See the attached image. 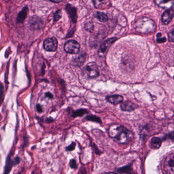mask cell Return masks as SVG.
Listing matches in <instances>:
<instances>
[{
    "label": "cell",
    "instance_id": "cell-14",
    "mask_svg": "<svg viewBox=\"0 0 174 174\" xmlns=\"http://www.w3.org/2000/svg\"><path fill=\"white\" fill-rule=\"evenodd\" d=\"M155 3L159 7L162 8H166L167 9L171 8V7L174 5V2L173 1H163V0H157L155 1Z\"/></svg>",
    "mask_w": 174,
    "mask_h": 174
},
{
    "label": "cell",
    "instance_id": "cell-20",
    "mask_svg": "<svg viewBox=\"0 0 174 174\" xmlns=\"http://www.w3.org/2000/svg\"><path fill=\"white\" fill-rule=\"evenodd\" d=\"M85 119L86 120H89V121L100 123V124L102 123V120H101V119L98 116H96L95 115H87Z\"/></svg>",
    "mask_w": 174,
    "mask_h": 174
},
{
    "label": "cell",
    "instance_id": "cell-21",
    "mask_svg": "<svg viewBox=\"0 0 174 174\" xmlns=\"http://www.w3.org/2000/svg\"><path fill=\"white\" fill-rule=\"evenodd\" d=\"M84 28L86 30L90 32H92L94 29V25L93 23L89 22L84 25Z\"/></svg>",
    "mask_w": 174,
    "mask_h": 174
},
{
    "label": "cell",
    "instance_id": "cell-12",
    "mask_svg": "<svg viewBox=\"0 0 174 174\" xmlns=\"http://www.w3.org/2000/svg\"><path fill=\"white\" fill-rule=\"evenodd\" d=\"M120 108L125 111H132L137 108V105L131 102L126 101L120 105Z\"/></svg>",
    "mask_w": 174,
    "mask_h": 174
},
{
    "label": "cell",
    "instance_id": "cell-19",
    "mask_svg": "<svg viewBox=\"0 0 174 174\" xmlns=\"http://www.w3.org/2000/svg\"><path fill=\"white\" fill-rule=\"evenodd\" d=\"M89 113V111L87 109H78L77 110L73 112L72 116L73 118H76V117H79V116H82L85 115L86 113Z\"/></svg>",
    "mask_w": 174,
    "mask_h": 174
},
{
    "label": "cell",
    "instance_id": "cell-26",
    "mask_svg": "<svg viewBox=\"0 0 174 174\" xmlns=\"http://www.w3.org/2000/svg\"><path fill=\"white\" fill-rule=\"evenodd\" d=\"M69 166L72 169H76L77 168V162L75 159H71L69 161Z\"/></svg>",
    "mask_w": 174,
    "mask_h": 174
},
{
    "label": "cell",
    "instance_id": "cell-13",
    "mask_svg": "<svg viewBox=\"0 0 174 174\" xmlns=\"http://www.w3.org/2000/svg\"><path fill=\"white\" fill-rule=\"evenodd\" d=\"M106 100L108 101V102L110 103L113 105H117L122 103L123 101V97L122 95H110L107 97Z\"/></svg>",
    "mask_w": 174,
    "mask_h": 174
},
{
    "label": "cell",
    "instance_id": "cell-9",
    "mask_svg": "<svg viewBox=\"0 0 174 174\" xmlns=\"http://www.w3.org/2000/svg\"><path fill=\"white\" fill-rule=\"evenodd\" d=\"M65 9L69 18H71L73 23H76L77 21V9L76 7L70 4H68L66 5Z\"/></svg>",
    "mask_w": 174,
    "mask_h": 174
},
{
    "label": "cell",
    "instance_id": "cell-1",
    "mask_svg": "<svg viewBox=\"0 0 174 174\" xmlns=\"http://www.w3.org/2000/svg\"><path fill=\"white\" fill-rule=\"evenodd\" d=\"M108 133L111 138L120 144H128L133 137L132 133L120 125H110L108 128Z\"/></svg>",
    "mask_w": 174,
    "mask_h": 174
},
{
    "label": "cell",
    "instance_id": "cell-34",
    "mask_svg": "<svg viewBox=\"0 0 174 174\" xmlns=\"http://www.w3.org/2000/svg\"></svg>",
    "mask_w": 174,
    "mask_h": 174
},
{
    "label": "cell",
    "instance_id": "cell-4",
    "mask_svg": "<svg viewBox=\"0 0 174 174\" xmlns=\"http://www.w3.org/2000/svg\"><path fill=\"white\" fill-rule=\"evenodd\" d=\"M80 45L75 40H69L66 41L64 46V50L65 52L71 54H79Z\"/></svg>",
    "mask_w": 174,
    "mask_h": 174
},
{
    "label": "cell",
    "instance_id": "cell-18",
    "mask_svg": "<svg viewBox=\"0 0 174 174\" xmlns=\"http://www.w3.org/2000/svg\"><path fill=\"white\" fill-rule=\"evenodd\" d=\"M95 17L98 18L101 22L102 23L106 22L108 19V16L106 14H105V13L100 12V11L96 12L95 14Z\"/></svg>",
    "mask_w": 174,
    "mask_h": 174
},
{
    "label": "cell",
    "instance_id": "cell-33",
    "mask_svg": "<svg viewBox=\"0 0 174 174\" xmlns=\"http://www.w3.org/2000/svg\"></svg>",
    "mask_w": 174,
    "mask_h": 174
},
{
    "label": "cell",
    "instance_id": "cell-3",
    "mask_svg": "<svg viewBox=\"0 0 174 174\" xmlns=\"http://www.w3.org/2000/svg\"><path fill=\"white\" fill-rule=\"evenodd\" d=\"M83 74L86 77L94 79L99 75L98 68L95 62H91L87 64L83 70Z\"/></svg>",
    "mask_w": 174,
    "mask_h": 174
},
{
    "label": "cell",
    "instance_id": "cell-8",
    "mask_svg": "<svg viewBox=\"0 0 174 174\" xmlns=\"http://www.w3.org/2000/svg\"><path fill=\"white\" fill-rule=\"evenodd\" d=\"M116 40L117 38H112L107 39L104 42L98 51L99 55L100 56L103 55L107 51V50H108V49L111 46V44H113Z\"/></svg>",
    "mask_w": 174,
    "mask_h": 174
},
{
    "label": "cell",
    "instance_id": "cell-15",
    "mask_svg": "<svg viewBox=\"0 0 174 174\" xmlns=\"http://www.w3.org/2000/svg\"><path fill=\"white\" fill-rule=\"evenodd\" d=\"M28 7L26 6L23 8L22 10L18 13L17 18V23H23L24 22L25 19L26 18L27 14H28Z\"/></svg>",
    "mask_w": 174,
    "mask_h": 174
},
{
    "label": "cell",
    "instance_id": "cell-11",
    "mask_svg": "<svg viewBox=\"0 0 174 174\" xmlns=\"http://www.w3.org/2000/svg\"><path fill=\"white\" fill-rule=\"evenodd\" d=\"M86 54L85 53H81L78 54V55L73 58L71 61V64L74 66L80 67L84 64L86 58Z\"/></svg>",
    "mask_w": 174,
    "mask_h": 174
},
{
    "label": "cell",
    "instance_id": "cell-2",
    "mask_svg": "<svg viewBox=\"0 0 174 174\" xmlns=\"http://www.w3.org/2000/svg\"><path fill=\"white\" fill-rule=\"evenodd\" d=\"M135 30L142 34H149L155 32L156 26L155 22L151 18L142 17L137 19L133 25Z\"/></svg>",
    "mask_w": 174,
    "mask_h": 174
},
{
    "label": "cell",
    "instance_id": "cell-31",
    "mask_svg": "<svg viewBox=\"0 0 174 174\" xmlns=\"http://www.w3.org/2000/svg\"><path fill=\"white\" fill-rule=\"evenodd\" d=\"M35 174L34 171H32V174Z\"/></svg>",
    "mask_w": 174,
    "mask_h": 174
},
{
    "label": "cell",
    "instance_id": "cell-29",
    "mask_svg": "<svg viewBox=\"0 0 174 174\" xmlns=\"http://www.w3.org/2000/svg\"><path fill=\"white\" fill-rule=\"evenodd\" d=\"M51 2H52V3H60L62 1H50Z\"/></svg>",
    "mask_w": 174,
    "mask_h": 174
},
{
    "label": "cell",
    "instance_id": "cell-16",
    "mask_svg": "<svg viewBox=\"0 0 174 174\" xmlns=\"http://www.w3.org/2000/svg\"><path fill=\"white\" fill-rule=\"evenodd\" d=\"M30 21V24L32 28L40 29L42 27V25H43L42 20L38 17H32Z\"/></svg>",
    "mask_w": 174,
    "mask_h": 174
},
{
    "label": "cell",
    "instance_id": "cell-10",
    "mask_svg": "<svg viewBox=\"0 0 174 174\" xmlns=\"http://www.w3.org/2000/svg\"><path fill=\"white\" fill-rule=\"evenodd\" d=\"M20 162V158L18 157H16L13 160H11L10 157V155L8 156L7 161L6 163L5 168V171L4 174H9L10 171H11L12 167L14 166H17L18 165Z\"/></svg>",
    "mask_w": 174,
    "mask_h": 174
},
{
    "label": "cell",
    "instance_id": "cell-24",
    "mask_svg": "<svg viewBox=\"0 0 174 174\" xmlns=\"http://www.w3.org/2000/svg\"><path fill=\"white\" fill-rule=\"evenodd\" d=\"M76 143L75 142H72V144L71 145H69V146H66V148H65V150L66 151H68V152L74 150L75 148H76Z\"/></svg>",
    "mask_w": 174,
    "mask_h": 174
},
{
    "label": "cell",
    "instance_id": "cell-27",
    "mask_svg": "<svg viewBox=\"0 0 174 174\" xmlns=\"http://www.w3.org/2000/svg\"><path fill=\"white\" fill-rule=\"evenodd\" d=\"M36 110L38 113H42L43 112V109L42 106L40 104H37L36 106Z\"/></svg>",
    "mask_w": 174,
    "mask_h": 174
},
{
    "label": "cell",
    "instance_id": "cell-25",
    "mask_svg": "<svg viewBox=\"0 0 174 174\" xmlns=\"http://www.w3.org/2000/svg\"><path fill=\"white\" fill-rule=\"evenodd\" d=\"M161 34L160 33H158L157 34V42L158 43H163L166 42V38H161Z\"/></svg>",
    "mask_w": 174,
    "mask_h": 174
},
{
    "label": "cell",
    "instance_id": "cell-32",
    "mask_svg": "<svg viewBox=\"0 0 174 174\" xmlns=\"http://www.w3.org/2000/svg\"><path fill=\"white\" fill-rule=\"evenodd\" d=\"M173 134H174V133Z\"/></svg>",
    "mask_w": 174,
    "mask_h": 174
},
{
    "label": "cell",
    "instance_id": "cell-30",
    "mask_svg": "<svg viewBox=\"0 0 174 174\" xmlns=\"http://www.w3.org/2000/svg\"><path fill=\"white\" fill-rule=\"evenodd\" d=\"M105 174H117L116 173H113V172H109V173H107Z\"/></svg>",
    "mask_w": 174,
    "mask_h": 174
},
{
    "label": "cell",
    "instance_id": "cell-22",
    "mask_svg": "<svg viewBox=\"0 0 174 174\" xmlns=\"http://www.w3.org/2000/svg\"><path fill=\"white\" fill-rule=\"evenodd\" d=\"M62 17V13H61V10L58 9L56 11L54 14V21L57 22L58 21L60 18Z\"/></svg>",
    "mask_w": 174,
    "mask_h": 174
},
{
    "label": "cell",
    "instance_id": "cell-5",
    "mask_svg": "<svg viewBox=\"0 0 174 174\" xmlns=\"http://www.w3.org/2000/svg\"><path fill=\"white\" fill-rule=\"evenodd\" d=\"M163 169L166 174H174V153L170 154L165 158Z\"/></svg>",
    "mask_w": 174,
    "mask_h": 174
},
{
    "label": "cell",
    "instance_id": "cell-28",
    "mask_svg": "<svg viewBox=\"0 0 174 174\" xmlns=\"http://www.w3.org/2000/svg\"><path fill=\"white\" fill-rule=\"evenodd\" d=\"M46 97L50 99H54L53 95L51 93H49V92L46 93Z\"/></svg>",
    "mask_w": 174,
    "mask_h": 174
},
{
    "label": "cell",
    "instance_id": "cell-23",
    "mask_svg": "<svg viewBox=\"0 0 174 174\" xmlns=\"http://www.w3.org/2000/svg\"><path fill=\"white\" fill-rule=\"evenodd\" d=\"M169 42H174V28L171 30L168 33Z\"/></svg>",
    "mask_w": 174,
    "mask_h": 174
},
{
    "label": "cell",
    "instance_id": "cell-17",
    "mask_svg": "<svg viewBox=\"0 0 174 174\" xmlns=\"http://www.w3.org/2000/svg\"><path fill=\"white\" fill-rule=\"evenodd\" d=\"M161 145V140L159 137H154L151 141V146L154 149H158Z\"/></svg>",
    "mask_w": 174,
    "mask_h": 174
},
{
    "label": "cell",
    "instance_id": "cell-6",
    "mask_svg": "<svg viewBox=\"0 0 174 174\" xmlns=\"http://www.w3.org/2000/svg\"><path fill=\"white\" fill-rule=\"evenodd\" d=\"M43 47L47 51H56L58 47V41L55 38H48L44 40Z\"/></svg>",
    "mask_w": 174,
    "mask_h": 174
},
{
    "label": "cell",
    "instance_id": "cell-7",
    "mask_svg": "<svg viewBox=\"0 0 174 174\" xmlns=\"http://www.w3.org/2000/svg\"><path fill=\"white\" fill-rule=\"evenodd\" d=\"M174 17V9L170 8L166 10L161 16V22L163 25L169 24Z\"/></svg>",
    "mask_w": 174,
    "mask_h": 174
}]
</instances>
